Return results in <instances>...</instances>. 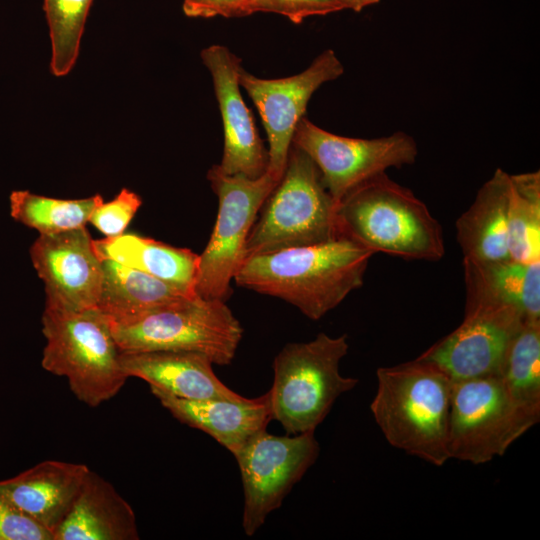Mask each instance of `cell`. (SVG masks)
Listing matches in <instances>:
<instances>
[{
  "mask_svg": "<svg viewBox=\"0 0 540 540\" xmlns=\"http://www.w3.org/2000/svg\"><path fill=\"white\" fill-rule=\"evenodd\" d=\"M537 423L514 403L498 375L453 382L449 458L474 465L490 462Z\"/></svg>",
  "mask_w": 540,
  "mask_h": 540,
  "instance_id": "30bf717a",
  "label": "cell"
},
{
  "mask_svg": "<svg viewBox=\"0 0 540 540\" xmlns=\"http://www.w3.org/2000/svg\"><path fill=\"white\" fill-rule=\"evenodd\" d=\"M463 269L497 297L519 309L526 320H540V262L463 259Z\"/></svg>",
  "mask_w": 540,
  "mask_h": 540,
  "instance_id": "cb8c5ba5",
  "label": "cell"
},
{
  "mask_svg": "<svg viewBox=\"0 0 540 540\" xmlns=\"http://www.w3.org/2000/svg\"><path fill=\"white\" fill-rule=\"evenodd\" d=\"M320 451L314 432L277 436L263 430L235 455L244 491L242 527L254 535L278 509Z\"/></svg>",
  "mask_w": 540,
  "mask_h": 540,
  "instance_id": "8fae6325",
  "label": "cell"
},
{
  "mask_svg": "<svg viewBox=\"0 0 540 540\" xmlns=\"http://www.w3.org/2000/svg\"><path fill=\"white\" fill-rule=\"evenodd\" d=\"M464 282L462 323L418 356L436 365L453 382L499 376L510 342L526 321L519 309L465 271Z\"/></svg>",
  "mask_w": 540,
  "mask_h": 540,
  "instance_id": "ba28073f",
  "label": "cell"
},
{
  "mask_svg": "<svg viewBox=\"0 0 540 540\" xmlns=\"http://www.w3.org/2000/svg\"><path fill=\"white\" fill-rule=\"evenodd\" d=\"M344 10L339 0H249V13L268 12L282 15L293 23L312 16Z\"/></svg>",
  "mask_w": 540,
  "mask_h": 540,
  "instance_id": "f1b7e54d",
  "label": "cell"
},
{
  "mask_svg": "<svg viewBox=\"0 0 540 540\" xmlns=\"http://www.w3.org/2000/svg\"><path fill=\"white\" fill-rule=\"evenodd\" d=\"M93 0H44L51 40L50 70L67 75L78 57L81 37Z\"/></svg>",
  "mask_w": 540,
  "mask_h": 540,
  "instance_id": "4316f807",
  "label": "cell"
},
{
  "mask_svg": "<svg viewBox=\"0 0 540 540\" xmlns=\"http://www.w3.org/2000/svg\"><path fill=\"white\" fill-rule=\"evenodd\" d=\"M44 370L68 381L74 396L95 408L116 396L128 377L110 320L97 308L44 307Z\"/></svg>",
  "mask_w": 540,
  "mask_h": 540,
  "instance_id": "277c9868",
  "label": "cell"
},
{
  "mask_svg": "<svg viewBox=\"0 0 540 540\" xmlns=\"http://www.w3.org/2000/svg\"><path fill=\"white\" fill-rule=\"evenodd\" d=\"M81 463L46 460L0 481V498L54 532L89 471Z\"/></svg>",
  "mask_w": 540,
  "mask_h": 540,
  "instance_id": "ac0fdd59",
  "label": "cell"
},
{
  "mask_svg": "<svg viewBox=\"0 0 540 540\" xmlns=\"http://www.w3.org/2000/svg\"><path fill=\"white\" fill-rule=\"evenodd\" d=\"M135 513L111 483L89 470L53 540H138Z\"/></svg>",
  "mask_w": 540,
  "mask_h": 540,
  "instance_id": "d6986e66",
  "label": "cell"
},
{
  "mask_svg": "<svg viewBox=\"0 0 540 540\" xmlns=\"http://www.w3.org/2000/svg\"><path fill=\"white\" fill-rule=\"evenodd\" d=\"M292 144L316 164L336 203L387 169L413 164L418 155L415 140L405 132L374 139L350 138L326 131L306 117L297 124Z\"/></svg>",
  "mask_w": 540,
  "mask_h": 540,
  "instance_id": "7c38bea8",
  "label": "cell"
},
{
  "mask_svg": "<svg viewBox=\"0 0 540 540\" xmlns=\"http://www.w3.org/2000/svg\"><path fill=\"white\" fill-rule=\"evenodd\" d=\"M499 376L514 403L539 422L540 320L524 321L510 342Z\"/></svg>",
  "mask_w": 540,
  "mask_h": 540,
  "instance_id": "603a6c76",
  "label": "cell"
},
{
  "mask_svg": "<svg viewBox=\"0 0 540 540\" xmlns=\"http://www.w3.org/2000/svg\"><path fill=\"white\" fill-rule=\"evenodd\" d=\"M120 362L128 378H140L150 387L180 398H244L218 379L213 370L214 363L200 353L173 350L121 352Z\"/></svg>",
  "mask_w": 540,
  "mask_h": 540,
  "instance_id": "e0dca14e",
  "label": "cell"
},
{
  "mask_svg": "<svg viewBox=\"0 0 540 540\" xmlns=\"http://www.w3.org/2000/svg\"><path fill=\"white\" fill-rule=\"evenodd\" d=\"M102 266L97 308L111 324L129 323L163 306L198 296L110 259H102Z\"/></svg>",
  "mask_w": 540,
  "mask_h": 540,
  "instance_id": "44dd1931",
  "label": "cell"
},
{
  "mask_svg": "<svg viewBox=\"0 0 540 540\" xmlns=\"http://www.w3.org/2000/svg\"><path fill=\"white\" fill-rule=\"evenodd\" d=\"M201 58L211 74L223 123L224 147L217 165L225 174L256 179L268 169V150L241 94V61L227 47L217 44L205 48Z\"/></svg>",
  "mask_w": 540,
  "mask_h": 540,
  "instance_id": "9a60e30c",
  "label": "cell"
},
{
  "mask_svg": "<svg viewBox=\"0 0 540 540\" xmlns=\"http://www.w3.org/2000/svg\"><path fill=\"white\" fill-rule=\"evenodd\" d=\"M343 5L344 10L350 9L355 12H360L364 8L375 5L380 2V0H339Z\"/></svg>",
  "mask_w": 540,
  "mask_h": 540,
  "instance_id": "1f68e13d",
  "label": "cell"
},
{
  "mask_svg": "<svg viewBox=\"0 0 540 540\" xmlns=\"http://www.w3.org/2000/svg\"><path fill=\"white\" fill-rule=\"evenodd\" d=\"M141 204L142 200L135 192L123 188L113 200L102 201L94 209L89 223L105 237H117L125 232Z\"/></svg>",
  "mask_w": 540,
  "mask_h": 540,
  "instance_id": "83f0119b",
  "label": "cell"
},
{
  "mask_svg": "<svg viewBox=\"0 0 540 540\" xmlns=\"http://www.w3.org/2000/svg\"><path fill=\"white\" fill-rule=\"evenodd\" d=\"M348 349L346 334L321 332L311 341L286 344L276 355L267 393L272 420L288 435L315 432L335 401L358 384L340 373Z\"/></svg>",
  "mask_w": 540,
  "mask_h": 540,
  "instance_id": "5b68a950",
  "label": "cell"
},
{
  "mask_svg": "<svg viewBox=\"0 0 540 540\" xmlns=\"http://www.w3.org/2000/svg\"><path fill=\"white\" fill-rule=\"evenodd\" d=\"M161 405L179 422L199 429L235 455L272 420L268 393L257 398L184 399L150 387Z\"/></svg>",
  "mask_w": 540,
  "mask_h": 540,
  "instance_id": "2e32d148",
  "label": "cell"
},
{
  "mask_svg": "<svg viewBox=\"0 0 540 540\" xmlns=\"http://www.w3.org/2000/svg\"><path fill=\"white\" fill-rule=\"evenodd\" d=\"M183 11L188 17H242L250 15L249 0H183Z\"/></svg>",
  "mask_w": 540,
  "mask_h": 540,
  "instance_id": "4dcf8cb0",
  "label": "cell"
},
{
  "mask_svg": "<svg viewBox=\"0 0 540 540\" xmlns=\"http://www.w3.org/2000/svg\"><path fill=\"white\" fill-rule=\"evenodd\" d=\"M508 250L510 259L540 262V173L510 174Z\"/></svg>",
  "mask_w": 540,
  "mask_h": 540,
  "instance_id": "484cf974",
  "label": "cell"
},
{
  "mask_svg": "<svg viewBox=\"0 0 540 540\" xmlns=\"http://www.w3.org/2000/svg\"><path fill=\"white\" fill-rule=\"evenodd\" d=\"M510 174L497 169L478 190L470 207L455 223L463 259L494 262L510 259L508 212Z\"/></svg>",
  "mask_w": 540,
  "mask_h": 540,
  "instance_id": "ffe728a7",
  "label": "cell"
},
{
  "mask_svg": "<svg viewBox=\"0 0 540 540\" xmlns=\"http://www.w3.org/2000/svg\"><path fill=\"white\" fill-rule=\"evenodd\" d=\"M376 376L370 410L387 442L432 465H444L450 459L448 424L453 381L419 357L380 367Z\"/></svg>",
  "mask_w": 540,
  "mask_h": 540,
  "instance_id": "7a4b0ae2",
  "label": "cell"
},
{
  "mask_svg": "<svg viewBox=\"0 0 540 540\" xmlns=\"http://www.w3.org/2000/svg\"><path fill=\"white\" fill-rule=\"evenodd\" d=\"M336 207L316 164L292 144L284 173L263 203L247 237L243 260L339 236Z\"/></svg>",
  "mask_w": 540,
  "mask_h": 540,
  "instance_id": "8992f818",
  "label": "cell"
},
{
  "mask_svg": "<svg viewBox=\"0 0 540 540\" xmlns=\"http://www.w3.org/2000/svg\"><path fill=\"white\" fill-rule=\"evenodd\" d=\"M111 325L121 352L189 351L207 356L214 365L232 362L243 335L225 301L200 296Z\"/></svg>",
  "mask_w": 540,
  "mask_h": 540,
  "instance_id": "52a82bcc",
  "label": "cell"
},
{
  "mask_svg": "<svg viewBox=\"0 0 540 540\" xmlns=\"http://www.w3.org/2000/svg\"><path fill=\"white\" fill-rule=\"evenodd\" d=\"M374 253L339 235L331 240L252 255L233 280L243 288L282 299L319 320L363 285Z\"/></svg>",
  "mask_w": 540,
  "mask_h": 540,
  "instance_id": "6da1fadb",
  "label": "cell"
},
{
  "mask_svg": "<svg viewBox=\"0 0 540 540\" xmlns=\"http://www.w3.org/2000/svg\"><path fill=\"white\" fill-rule=\"evenodd\" d=\"M102 201L99 194L81 199H57L17 190L10 195V213L16 221L39 234H55L85 227Z\"/></svg>",
  "mask_w": 540,
  "mask_h": 540,
  "instance_id": "d4e9b609",
  "label": "cell"
},
{
  "mask_svg": "<svg viewBox=\"0 0 540 540\" xmlns=\"http://www.w3.org/2000/svg\"><path fill=\"white\" fill-rule=\"evenodd\" d=\"M29 252L44 284L45 307L66 310L97 307L103 266L86 226L39 234Z\"/></svg>",
  "mask_w": 540,
  "mask_h": 540,
  "instance_id": "5bb4252c",
  "label": "cell"
},
{
  "mask_svg": "<svg viewBox=\"0 0 540 540\" xmlns=\"http://www.w3.org/2000/svg\"><path fill=\"white\" fill-rule=\"evenodd\" d=\"M207 179L218 197V213L210 239L199 254L195 291L204 299L226 302L250 230L279 180L268 171L256 179L228 175L217 164L208 170Z\"/></svg>",
  "mask_w": 540,
  "mask_h": 540,
  "instance_id": "9c48e42d",
  "label": "cell"
},
{
  "mask_svg": "<svg viewBox=\"0 0 540 540\" xmlns=\"http://www.w3.org/2000/svg\"><path fill=\"white\" fill-rule=\"evenodd\" d=\"M0 540H53V533L0 498Z\"/></svg>",
  "mask_w": 540,
  "mask_h": 540,
  "instance_id": "f546056e",
  "label": "cell"
},
{
  "mask_svg": "<svg viewBox=\"0 0 540 540\" xmlns=\"http://www.w3.org/2000/svg\"><path fill=\"white\" fill-rule=\"evenodd\" d=\"M101 259L145 272L189 294L195 291L199 254L134 233L94 240Z\"/></svg>",
  "mask_w": 540,
  "mask_h": 540,
  "instance_id": "7402d4cb",
  "label": "cell"
},
{
  "mask_svg": "<svg viewBox=\"0 0 540 540\" xmlns=\"http://www.w3.org/2000/svg\"><path fill=\"white\" fill-rule=\"evenodd\" d=\"M344 68L333 50L322 52L304 71L293 76L264 79L242 67L239 84L255 104L268 140V169L280 180L288 160L295 128L307 104L324 83L340 77Z\"/></svg>",
  "mask_w": 540,
  "mask_h": 540,
  "instance_id": "4fadbf2b",
  "label": "cell"
},
{
  "mask_svg": "<svg viewBox=\"0 0 540 540\" xmlns=\"http://www.w3.org/2000/svg\"><path fill=\"white\" fill-rule=\"evenodd\" d=\"M338 232L364 248L407 259L439 261L441 224L426 204L386 172L347 193L336 207Z\"/></svg>",
  "mask_w": 540,
  "mask_h": 540,
  "instance_id": "3957f363",
  "label": "cell"
}]
</instances>
